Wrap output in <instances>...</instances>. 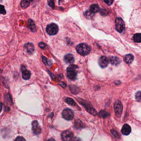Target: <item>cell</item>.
Returning <instances> with one entry per match:
<instances>
[{
  "mask_svg": "<svg viewBox=\"0 0 141 141\" xmlns=\"http://www.w3.org/2000/svg\"><path fill=\"white\" fill-rule=\"evenodd\" d=\"M78 68L77 66L75 65H70L67 69V76L68 78L71 80H75L77 76V72L76 69Z\"/></svg>",
  "mask_w": 141,
  "mask_h": 141,
  "instance_id": "6da1fadb",
  "label": "cell"
},
{
  "mask_svg": "<svg viewBox=\"0 0 141 141\" xmlns=\"http://www.w3.org/2000/svg\"><path fill=\"white\" fill-rule=\"evenodd\" d=\"M76 50L79 54L85 56L90 53L91 49L89 46L86 44L82 43L77 46Z\"/></svg>",
  "mask_w": 141,
  "mask_h": 141,
  "instance_id": "7a4b0ae2",
  "label": "cell"
},
{
  "mask_svg": "<svg viewBox=\"0 0 141 141\" xmlns=\"http://www.w3.org/2000/svg\"><path fill=\"white\" fill-rule=\"evenodd\" d=\"M116 29L119 33H123L125 31V24L121 17H118L115 20Z\"/></svg>",
  "mask_w": 141,
  "mask_h": 141,
  "instance_id": "3957f363",
  "label": "cell"
},
{
  "mask_svg": "<svg viewBox=\"0 0 141 141\" xmlns=\"http://www.w3.org/2000/svg\"><path fill=\"white\" fill-rule=\"evenodd\" d=\"M46 30L48 34L53 36L59 32V27L56 24L52 23L47 26Z\"/></svg>",
  "mask_w": 141,
  "mask_h": 141,
  "instance_id": "277c9868",
  "label": "cell"
},
{
  "mask_svg": "<svg viewBox=\"0 0 141 141\" xmlns=\"http://www.w3.org/2000/svg\"><path fill=\"white\" fill-rule=\"evenodd\" d=\"M114 108L116 115L118 117H120L122 114L123 110L122 104L120 100H118L116 101L114 105Z\"/></svg>",
  "mask_w": 141,
  "mask_h": 141,
  "instance_id": "5b68a950",
  "label": "cell"
},
{
  "mask_svg": "<svg viewBox=\"0 0 141 141\" xmlns=\"http://www.w3.org/2000/svg\"><path fill=\"white\" fill-rule=\"evenodd\" d=\"M62 116L64 119L68 120H70L73 119L74 117V112L70 108H66L62 112Z\"/></svg>",
  "mask_w": 141,
  "mask_h": 141,
  "instance_id": "8992f818",
  "label": "cell"
},
{
  "mask_svg": "<svg viewBox=\"0 0 141 141\" xmlns=\"http://www.w3.org/2000/svg\"><path fill=\"white\" fill-rule=\"evenodd\" d=\"M73 137V134L70 131L65 130L61 134L62 139L63 141H70Z\"/></svg>",
  "mask_w": 141,
  "mask_h": 141,
  "instance_id": "52a82bcc",
  "label": "cell"
},
{
  "mask_svg": "<svg viewBox=\"0 0 141 141\" xmlns=\"http://www.w3.org/2000/svg\"><path fill=\"white\" fill-rule=\"evenodd\" d=\"M32 129L34 133L36 135H39L41 132V128L39 125V123L36 120H35L32 122Z\"/></svg>",
  "mask_w": 141,
  "mask_h": 141,
  "instance_id": "ba28073f",
  "label": "cell"
},
{
  "mask_svg": "<svg viewBox=\"0 0 141 141\" xmlns=\"http://www.w3.org/2000/svg\"><path fill=\"white\" fill-rule=\"evenodd\" d=\"M99 65L102 68L106 67L108 64V59L105 56H101L99 60Z\"/></svg>",
  "mask_w": 141,
  "mask_h": 141,
  "instance_id": "9c48e42d",
  "label": "cell"
},
{
  "mask_svg": "<svg viewBox=\"0 0 141 141\" xmlns=\"http://www.w3.org/2000/svg\"><path fill=\"white\" fill-rule=\"evenodd\" d=\"M131 132V128L130 126L128 124H124L121 130V132L122 134L125 135H129Z\"/></svg>",
  "mask_w": 141,
  "mask_h": 141,
  "instance_id": "30bf717a",
  "label": "cell"
},
{
  "mask_svg": "<svg viewBox=\"0 0 141 141\" xmlns=\"http://www.w3.org/2000/svg\"><path fill=\"white\" fill-rule=\"evenodd\" d=\"M64 60L67 64L72 65L75 62V58L72 54H68L65 56Z\"/></svg>",
  "mask_w": 141,
  "mask_h": 141,
  "instance_id": "8fae6325",
  "label": "cell"
},
{
  "mask_svg": "<svg viewBox=\"0 0 141 141\" xmlns=\"http://www.w3.org/2000/svg\"><path fill=\"white\" fill-rule=\"evenodd\" d=\"M108 62L112 65L117 66L121 62L120 58L116 56H112L109 58Z\"/></svg>",
  "mask_w": 141,
  "mask_h": 141,
  "instance_id": "7c38bea8",
  "label": "cell"
},
{
  "mask_svg": "<svg viewBox=\"0 0 141 141\" xmlns=\"http://www.w3.org/2000/svg\"><path fill=\"white\" fill-rule=\"evenodd\" d=\"M28 26L30 30L33 32H35L36 31V26L32 20L29 19L28 20Z\"/></svg>",
  "mask_w": 141,
  "mask_h": 141,
  "instance_id": "4fadbf2b",
  "label": "cell"
},
{
  "mask_svg": "<svg viewBox=\"0 0 141 141\" xmlns=\"http://www.w3.org/2000/svg\"><path fill=\"white\" fill-rule=\"evenodd\" d=\"M134 59V56L132 54H127L124 58V60L128 64H130L133 62Z\"/></svg>",
  "mask_w": 141,
  "mask_h": 141,
  "instance_id": "5bb4252c",
  "label": "cell"
},
{
  "mask_svg": "<svg viewBox=\"0 0 141 141\" xmlns=\"http://www.w3.org/2000/svg\"><path fill=\"white\" fill-rule=\"evenodd\" d=\"M31 77V73L29 71L24 69L22 71V77L24 80H27L30 79Z\"/></svg>",
  "mask_w": 141,
  "mask_h": 141,
  "instance_id": "9a60e30c",
  "label": "cell"
},
{
  "mask_svg": "<svg viewBox=\"0 0 141 141\" xmlns=\"http://www.w3.org/2000/svg\"><path fill=\"white\" fill-rule=\"evenodd\" d=\"M99 10H100V8L99 5L97 4H94L91 5L89 11L94 14H95L99 12Z\"/></svg>",
  "mask_w": 141,
  "mask_h": 141,
  "instance_id": "2e32d148",
  "label": "cell"
},
{
  "mask_svg": "<svg viewBox=\"0 0 141 141\" xmlns=\"http://www.w3.org/2000/svg\"><path fill=\"white\" fill-rule=\"evenodd\" d=\"M33 0H22L21 3V6L23 9H25L29 6Z\"/></svg>",
  "mask_w": 141,
  "mask_h": 141,
  "instance_id": "e0dca14e",
  "label": "cell"
},
{
  "mask_svg": "<svg viewBox=\"0 0 141 141\" xmlns=\"http://www.w3.org/2000/svg\"><path fill=\"white\" fill-rule=\"evenodd\" d=\"M25 47L27 48L29 53H32L35 50V47L33 44L32 43H27L25 45Z\"/></svg>",
  "mask_w": 141,
  "mask_h": 141,
  "instance_id": "ac0fdd59",
  "label": "cell"
},
{
  "mask_svg": "<svg viewBox=\"0 0 141 141\" xmlns=\"http://www.w3.org/2000/svg\"><path fill=\"white\" fill-rule=\"evenodd\" d=\"M86 109L87 111L89 113H90L91 114H92L94 116H96L97 115V112L92 107H89L88 106L86 107Z\"/></svg>",
  "mask_w": 141,
  "mask_h": 141,
  "instance_id": "d6986e66",
  "label": "cell"
},
{
  "mask_svg": "<svg viewBox=\"0 0 141 141\" xmlns=\"http://www.w3.org/2000/svg\"><path fill=\"white\" fill-rule=\"evenodd\" d=\"M70 90L71 92L74 94H77L79 92V90L76 86L71 85L70 86Z\"/></svg>",
  "mask_w": 141,
  "mask_h": 141,
  "instance_id": "ffe728a7",
  "label": "cell"
},
{
  "mask_svg": "<svg viewBox=\"0 0 141 141\" xmlns=\"http://www.w3.org/2000/svg\"><path fill=\"white\" fill-rule=\"evenodd\" d=\"M133 39L135 42L140 43L141 41V35L140 33H136L133 36Z\"/></svg>",
  "mask_w": 141,
  "mask_h": 141,
  "instance_id": "44dd1931",
  "label": "cell"
},
{
  "mask_svg": "<svg viewBox=\"0 0 141 141\" xmlns=\"http://www.w3.org/2000/svg\"><path fill=\"white\" fill-rule=\"evenodd\" d=\"M109 115V114L108 112L106 111H104V110H101L100 111V112H99V116L101 118H105L107 117Z\"/></svg>",
  "mask_w": 141,
  "mask_h": 141,
  "instance_id": "7402d4cb",
  "label": "cell"
},
{
  "mask_svg": "<svg viewBox=\"0 0 141 141\" xmlns=\"http://www.w3.org/2000/svg\"><path fill=\"white\" fill-rule=\"evenodd\" d=\"M85 17L87 19H92L94 16V14L92 13L90 11H87L84 13Z\"/></svg>",
  "mask_w": 141,
  "mask_h": 141,
  "instance_id": "603a6c76",
  "label": "cell"
},
{
  "mask_svg": "<svg viewBox=\"0 0 141 141\" xmlns=\"http://www.w3.org/2000/svg\"><path fill=\"white\" fill-rule=\"evenodd\" d=\"M66 102L68 104L70 105L74 106L76 105V103L73 100V99H71L70 98H68L66 99Z\"/></svg>",
  "mask_w": 141,
  "mask_h": 141,
  "instance_id": "cb8c5ba5",
  "label": "cell"
},
{
  "mask_svg": "<svg viewBox=\"0 0 141 141\" xmlns=\"http://www.w3.org/2000/svg\"><path fill=\"white\" fill-rule=\"evenodd\" d=\"M42 61L43 63L47 65H50V60L47 59L46 57H44V56H42Z\"/></svg>",
  "mask_w": 141,
  "mask_h": 141,
  "instance_id": "d4e9b609",
  "label": "cell"
},
{
  "mask_svg": "<svg viewBox=\"0 0 141 141\" xmlns=\"http://www.w3.org/2000/svg\"><path fill=\"white\" fill-rule=\"evenodd\" d=\"M0 13L2 15H5L6 13L4 5H0Z\"/></svg>",
  "mask_w": 141,
  "mask_h": 141,
  "instance_id": "484cf974",
  "label": "cell"
},
{
  "mask_svg": "<svg viewBox=\"0 0 141 141\" xmlns=\"http://www.w3.org/2000/svg\"><path fill=\"white\" fill-rule=\"evenodd\" d=\"M135 98L136 100H137L138 102H140L141 100V91H139L137 92L136 94L135 95Z\"/></svg>",
  "mask_w": 141,
  "mask_h": 141,
  "instance_id": "4316f807",
  "label": "cell"
},
{
  "mask_svg": "<svg viewBox=\"0 0 141 141\" xmlns=\"http://www.w3.org/2000/svg\"><path fill=\"white\" fill-rule=\"evenodd\" d=\"M48 5L52 8H54V0H48Z\"/></svg>",
  "mask_w": 141,
  "mask_h": 141,
  "instance_id": "83f0119b",
  "label": "cell"
},
{
  "mask_svg": "<svg viewBox=\"0 0 141 141\" xmlns=\"http://www.w3.org/2000/svg\"><path fill=\"white\" fill-rule=\"evenodd\" d=\"M111 133H112V134L115 136V137H116V138H117L120 137V136H119L118 133L115 130H111Z\"/></svg>",
  "mask_w": 141,
  "mask_h": 141,
  "instance_id": "f1b7e54d",
  "label": "cell"
},
{
  "mask_svg": "<svg viewBox=\"0 0 141 141\" xmlns=\"http://www.w3.org/2000/svg\"><path fill=\"white\" fill-rule=\"evenodd\" d=\"M107 5L111 6L112 5L113 3V0H104Z\"/></svg>",
  "mask_w": 141,
  "mask_h": 141,
  "instance_id": "f546056e",
  "label": "cell"
},
{
  "mask_svg": "<svg viewBox=\"0 0 141 141\" xmlns=\"http://www.w3.org/2000/svg\"><path fill=\"white\" fill-rule=\"evenodd\" d=\"M15 141H26L25 139L24 138V137H21V136H19L18 137H17Z\"/></svg>",
  "mask_w": 141,
  "mask_h": 141,
  "instance_id": "4dcf8cb0",
  "label": "cell"
},
{
  "mask_svg": "<svg viewBox=\"0 0 141 141\" xmlns=\"http://www.w3.org/2000/svg\"><path fill=\"white\" fill-rule=\"evenodd\" d=\"M39 46L40 48H41L42 49H44V48H45L46 45V44L44 43L41 42L39 43Z\"/></svg>",
  "mask_w": 141,
  "mask_h": 141,
  "instance_id": "1f68e13d",
  "label": "cell"
},
{
  "mask_svg": "<svg viewBox=\"0 0 141 141\" xmlns=\"http://www.w3.org/2000/svg\"><path fill=\"white\" fill-rule=\"evenodd\" d=\"M59 85H60L62 87H65L66 86V84H65V83L63 82H60V83H59Z\"/></svg>",
  "mask_w": 141,
  "mask_h": 141,
  "instance_id": "d6a6232c",
  "label": "cell"
},
{
  "mask_svg": "<svg viewBox=\"0 0 141 141\" xmlns=\"http://www.w3.org/2000/svg\"><path fill=\"white\" fill-rule=\"evenodd\" d=\"M47 141H56V140L54 139L51 138L49 139V140H48Z\"/></svg>",
  "mask_w": 141,
  "mask_h": 141,
  "instance_id": "836d02e7",
  "label": "cell"
},
{
  "mask_svg": "<svg viewBox=\"0 0 141 141\" xmlns=\"http://www.w3.org/2000/svg\"><path fill=\"white\" fill-rule=\"evenodd\" d=\"M0 72H1V70H0Z\"/></svg>",
  "mask_w": 141,
  "mask_h": 141,
  "instance_id": "e575fe53",
  "label": "cell"
}]
</instances>
